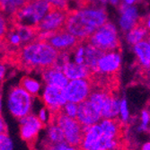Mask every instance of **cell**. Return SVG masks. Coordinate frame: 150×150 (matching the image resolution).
Instances as JSON below:
<instances>
[{
    "instance_id": "1",
    "label": "cell",
    "mask_w": 150,
    "mask_h": 150,
    "mask_svg": "<svg viewBox=\"0 0 150 150\" xmlns=\"http://www.w3.org/2000/svg\"><path fill=\"white\" fill-rule=\"evenodd\" d=\"M60 52L45 42H33L16 51L2 54V63L26 71L42 72L57 65Z\"/></svg>"
},
{
    "instance_id": "2",
    "label": "cell",
    "mask_w": 150,
    "mask_h": 150,
    "mask_svg": "<svg viewBox=\"0 0 150 150\" xmlns=\"http://www.w3.org/2000/svg\"><path fill=\"white\" fill-rule=\"evenodd\" d=\"M106 23L107 13L104 8L71 9L67 13L65 30L81 40H86Z\"/></svg>"
},
{
    "instance_id": "3",
    "label": "cell",
    "mask_w": 150,
    "mask_h": 150,
    "mask_svg": "<svg viewBox=\"0 0 150 150\" xmlns=\"http://www.w3.org/2000/svg\"><path fill=\"white\" fill-rule=\"evenodd\" d=\"M47 0H27L26 3L10 16H5L11 23L35 28L50 12Z\"/></svg>"
},
{
    "instance_id": "4",
    "label": "cell",
    "mask_w": 150,
    "mask_h": 150,
    "mask_svg": "<svg viewBox=\"0 0 150 150\" xmlns=\"http://www.w3.org/2000/svg\"><path fill=\"white\" fill-rule=\"evenodd\" d=\"M38 42H45L61 53L73 54L78 46L83 44V40L66 30L59 32H42L38 34Z\"/></svg>"
},
{
    "instance_id": "5",
    "label": "cell",
    "mask_w": 150,
    "mask_h": 150,
    "mask_svg": "<svg viewBox=\"0 0 150 150\" xmlns=\"http://www.w3.org/2000/svg\"><path fill=\"white\" fill-rule=\"evenodd\" d=\"M33 96L22 86H13L7 96V108L11 115L21 120L32 113Z\"/></svg>"
},
{
    "instance_id": "6",
    "label": "cell",
    "mask_w": 150,
    "mask_h": 150,
    "mask_svg": "<svg viewBox=\"0 0 150 150\" xmlns=\"http://www.w3.org/2000/svg\"><path fill=\"white\" fill-rule=\"evenodd\" d=\"M86 42L104 52L121 50L117 30L114 24L110 22H107L97 29L86 40Z\"/></svg>"
},
{
    "instance_id": "7",
    "label": "cell",
    "mask_w": 150,
    "mask_h": 150,
    "mask_svg": "<svg viewBox=\"0 0 150 150\" xmlns=\"http://www.w3.org/2000/svg\"><path fill=\"white\" fill-rule=\"evenodd\" d=\"M52 115V120L58 123L64 132L65 141L70 146H80L84 136V129L80 122L76 119L67 116L62 112Z\"/></svg>"
},
{
    "instance_id": "8",
    "label": "cell",
    "mask_w": 150,
    "mask_h": 150,
    "mask_svg": "<svg viewBox=\"0 0 150 150\" xmlns=\"http://www.w3.org/2000/svg\"><path fill=\"white\" fill-rule=\"evenodd\" d=\"M93 90V82L90 78H81L70 80L64 89V93L67 102L77 104L86 101Z\"/></svg>"
},
{
    "instance_id": "9",
    "label": "cell",
    "mask_w": 150,
    "mask_h": 150,
    "mask_svg": "<svg viewBox=\"0 0 150 150\" xmlns=\"http://www.w3.org/2000/svg\"><path fill=\"white\" fill-rule=\"evenodd\" d=\"M120 52L121 50L104 52V54L98 60L97 69L95 73L111 77L119 76L121 65Z\"/></svg>"
},
{
    "instance_id": "10",
    "label": "cell",
    "mask_w": 150,
    "mask_h": 150,
    "mask_svg": "<svg viewBox=\"0 0 150 150\" xmlns=\"http://www.w3.org/2000/svg\"><path fill=\"white\" fill-rule=\"evenodd\" d=\"M69 12L50 8V12L40 22L36 29L39 33L42 32H59L65 30L66 22Z\"/></svg>"
},
{
    "instance_id": "11",
    "label": "cell",
    "mask_w": 150,
    "mask_h": 150,
    "mask_svg": "<svg viewBox=\"0 0 150 150\" xmlns=\"http://www.w3.org/2000/svg\"><path fill=\"white\" fill-rule=\"evenodd\" d=\"M19 120L21 138L29 144L33 143L45 124L40 121L37 115L32 113Z\"/></svg>"
},
{
    "instance_id": "12",
    "label": "cell",
    "mask_w": 150,
    "mask_h": 150,
    "mask_svg": "<svg viewBox=\"0 0 150 150\" xmlns=\"http://www.w3.org/2000/svg\"><path fill=\"white\" fill-rule=\"evenodd\" d=\"M42 100L45 107L49 109L52 114H57L61 112L62 108L67 102L63 89L50 86H46L44 88Z\"/></svg>"
},
{
    "instance_id": "13",
    "label": "cell",
    "mask_w": 150,
    "mask_h": 150,
    "mask_svg": "<svg viewBox=\"0 0 150 150\" xmlns=\"http://www.w3.org/2000/svg\"><path fill=\"white\" fill-rule=\"evenodd\" d=\"M76 120L82 126H92L100 123L103 117L101 111L87 99L86 101L78 104Z\"/></svg>"
},
{
    "instance_id": "14",
    "label": "cell",
    "mask_w": 150,
    "mask_h": 150,
    "mask_svg": "<svg viewBox=\"0 0 150 150\" xmlns=\"http://www.w3.org/2000/svg\"><path fill=\"white\" fill-rule=\"evenodd\" d=\"M42 76L46 86L65 89L69 83V79L67 77L63 69L59 67H52L42 71Z\"/></svg>"
},
{
    "instance_id": "15",
    "label": "cell",
    "mask_w": 150,
    "mask_h": 150,
    "mask_svg": "<svg viewBox=\"0 0 150 150\" xmlns=\"http://www.w3.org/2000/svg\"><path fill=\"white\" fill-rule=\"evenodd\" d=\"M84 136L80 144L82 150H96L98 141L103 135L100 124H94L92 126H83Z\"/></svg>"
},
{
    "instance_id": "16",
    "label": "cell",
    "mask_w": 150,
    "mask_h": 150,
    "mask_svg": "<svg viewBox=\"0 0 150 150\" xmlns=\"http://www.w3.org/2000/svg\"><path fill=\"white\" fill-rule=\"evenodd\" d=\"M63 72L69 80L89 78L92 71L86 64H77L75 61H67L63 66Z\"/></svg>"
},
{
    "instance_id": "17",
    "label": "cell",
    "mask_w": 150,
    "mask_h": 150,
    "mask_svg": "<svg viewBox=\"0 0 150 150\" xmlns=\"http://www.w3.org/2000/svg\"><path fill=\"white\" fill-rule=\"evenodd\" d=\"M120 100L112 93L109 94L106 98L103 108H102V117L103 119H118L120 116Z\"/></svg>"
},
{
    "instance_id": "18",
    "label": "cell",
    "mask_w": 150,
    "mask_h": 150,
    "mask_svg": "<svg viewBox=\"0 0 150 150\" xmlns=\"http://www.w3.org/2000/svg\"><path fill=\"white\" fill-rule=\"evenodd\" d=\"M150 32L147 30L144 17H139L136 25L127 33V42L130 45H136L141 40H144L145 38H147Z\"/></svg>"
},
{
    "instance_id": "19",
    "label": "cell",
    "mask_w": 150,
    "mask_h": 150,
    "mask_svg": "<svg viewBox=\"0 0 150 150\" xmlns=\"http://www.w3.org/2000/svg\"><path fill=\"white\" fill-rule=\"evenodd\" d=\"M103 135L112 139H120L122 132V122L118 119H103L100 121Z\"/></svg>"
},
{
    "instance_id": "20",
    "label": "cell",
    "mask_w": 150,
    "mask_h": 150,
    "mask_svg": "<svg viewBox=\"0 0 150 150\" xmlns=\"http://www.w3.org/2000/svg\"><path fill=\"white\" fill-rule=\"evenodd\" d=\"M104 54V51L85 42V62L91 69L92 73H95L97 69V64L100 58Z\"/></svg>"
},
{
    "instance_id": "21",
    "label": "cell",
    "mask_w": 150,
    "mask_h": 150,
    "mask_svg": "<svg viewBox=\"0 0 150 150\" xmlns=\"http://www.w3.org/2000/svg\"><path fill=\"white\" fill-rule=\"evenodd\" d=\"M64 141H65V135L62 129L58 123L52 120L46 127V136H45L43 146L51 144L64 142Z\"/></svg>"
},
{
    "instance_id": "22",
    "label": "cell",
    "mask_w": 150,
    "mask_h": 150,
    "mask_svg": "<svg viewBox=\"0 0 150 150\" xmlns=\"http://www.w3.org/2000/svg\"><path fill=\"white\" fill-rule=\"evenodd\" d=\"M19 86H22L25 91L28 92L31 95H33V97L38 96L40 88H42V85H40L39 81L27 76L22 77V79L20 80Z\"/></svg>"
},
{
    "instance_id": "23",
    "label": "cell",
    "mask_w": 150,
    "mask_h": 150,
    "mask_svg": "<svg viewBox=\"0 0 150 150\" xmlns=\"http://www.w3.org/2000/svg\"><path fill=\"white\" fill-rule=\"evenodd\" d=\"M27 0H1V15L10 16L20 7H22Z\"/></svg>"
},
{
    "instance_id": "24",
    "label": "cell",
    "mask_w": 150,
    "mask_h": 150,
    "mask_svg": "<svg viewBox=\"0 0 150 150\" xmlns=\"http://www.w3.org/2000/svg\"><path fill=\"white\" fill-rule=\"evenodd\" d=\"M139 18V17L133 16H130V15L121 13V17L120 18V25L121 27L122 31L129 33L136 25Z\"/></svg>"
},
{
    "instance_id": "25",
    "label": "cell",
    "mask_w": 150,
    "mask_h": 150,
    "mask_svg": "<svg viewBox=\"0 0 150 150\" xmlns=\"http://www.w3.org/2000/svg\"><path fill=\"white\" fill-rule=\"evenodd\" d=\"M120 120L122 123H128L129 121L130 114L129 110L128 102L125 98H122L120 100Z\"/></svg>"
},
{
    "instance_id": "26",
    "label": "cell",
    "mask_w": 150,
    "mask_h": 150,
    "mask_svg": "<svg viewBox=\"0 0 150 150\" xmlns=\"http://www.w3.org/2000/svg\"><path fill=\"white\" fill-rule=\"evenodd\" d=\"M61 112L67 116L76 119V116L78 113V104L76 103H72V102H67V103L62 108Z\"/></svg>"
},
{
    "instance_id": "27",
    "label": "cell",
    "mask_w": 150,
    "mask_h": 150,
    "mask_svg": "<svg viewBox=\"0 0 150 150\" xmlns=\"http://www.w3.org/2000/svg\"><path fill=\"white\" fill-rule=\"evenodd\" d=\"M140 125L139 127V131H147L150 125V113L146 108L141 112L140 114Z\"/></svg>"
},
{
    "instance_id": "28",
    "label": "cell",
    "mask_w": 150,
    "mask_h": 150,
    "mask_svg": "<svg viewBox=\"0 0 150 150\" xmlns=\"http://www.w3.org/2000/svg\"><path fill=\"white\" fill-rule=\"evenodd\" d=\"M37 116L40 120V121L43 122L45 125H48L49 123H50L52 120V117H53L51 112L45 106L40 109Z\"/></svg>"
},
{
    "instance_id": "29",
    "label": "cell",
    "mask_w": 150,
    "mask_h": 150,
    "mask_svg": "<svg viewBox=\"0 0 150 150\" xmlns=\"http://www.w3.org/2000/svg\"><path fill=\"white\" fill-rule=\"evenodd\" d=\"M13 143L7 133H1L0 135V150H13Z\"/></svg>"
},
{
    "instance_id": "30",
    "label": "cell",
    "mask_w": 150,
    "mask_h": 150,
    "mask_svg": "<svg viewBox=\"0 0 150 150\" xmlns=\"http://www.w3.org/2000/svg\"><path fill=\"white\" fill-rule=\"evenodd\" d=\"M0 130H1V133H7L6 132V124L4 121L3 118H1V121H0Z\"/></svg>"
},
{
    "instance_id": "31",
    "label": "cell",
    "mask_w": 150,
    "mask_h": 150,
    "mask_svg": "<svg viewBox=\"0 0 150 150\" xmlns=\"http://www.w3.org/2000/svg\"><path fill=\"white\" fill-rule=\"evenodd\" d=\"M144 19H145V23H146V28L150 32V15L146 17H144Z\"/></svg>"
},
{
    "instance_id": "32",
    "label": "cell",
    "mask_w": 150,
    "mask_h": 150,
    "mask_svg": "<svg viewBox=\"0 0 150 150\" xmlns=\"http://www.w3.org/2000/svg\"><path fill=\"white\" fill-rule=\"evenodd\" d=\"M65 150H82V149L79 146H70V145L67 144Z\"/></svg>"
},
{
    "instance_id": "33",
    "label": "cell",
    "mask_w": 150,
    "mask_h": 150,
    "mask_svg": "<svg viewBox=\"0 0 150 150\" xmlns=\"http://www.w3.org/2000/svg\"><path fill=\"white\" fill-rule=\"evenodd\" d=\"M6 73V64L1 63V79H4V75Z\"/></svg>"
},
{
    "instance_id": "34",
    "label": "cell",
    "mask_w": 150,
    "mask_h": 150,
    "mask_svg": "<svg viewBox=\"0 0 150 150\" xmlns=\"http://www.w3.org/2000/svg\"><path fill=\"white\" fill-rule=\"evenodd\" d=\"M141 150H150V141L146 142L145 144H143Z\"/></svg>"
},
{
    "instance_id": "35",
    "label": "cell",
    "mask_w": 150,
    "mask_h": 150,
    "mask_svg": "<svg viewBox=\"0 0 150 150\" xmlns=\"http://www.w3.org/2000/svg\"><path fill=\"white\" fill-rule=\"evenodd\" d=\"M123 1L128 5H132V4H134L136 1H137V0H123Z\"/></svg>"
},
{
    "instance_id": "36",
    "label": "cell",
    "mask_w": 150,
    "mask_h": 150,
    "mask_svg": "<svg viewBox=\"0 0 150 150\" xmlns=\"http://www.w3.org/2000/svg\"><path fill=\"white\" fill-rule=\"evenodd\" d=\"M110 3L112 5H117L119 3V0H110Z\"/></svg>"
},
{
    "instance_id": "37",
    "label": "cell",
    "mask_w": 150,
    "mask_h": 150,
    "mask_svg": "<svg viewBox=\"0 0 150 150\" xmlns=\"http://www.w3.org/2000/svg\"><path fill=\"white\" fill-rule=\"evenodd\" d=\"M99 1L101 2V3H103V4H106V3H110V0H99Z\"/></svg>"
},
{
    "instance_id": "38",
    "label": "cell",
    "mask_w": 150,
    "mask_h": 150,
    "mask_svg": "<svg viewBox=\"0 0 150 150\" xmlns=\"http://www.w3.org/2000/svg\"><path fill=\"white\" fill-rule=\"evenodd\" d=\"M146 40L148 42V43L150 44V33L148 34V36H147V38H146Z\"/></svg>"
},
{
    "instance_id": "39",
    "label": "cell",
    "mask_w": 150,
    "mask_h": 150,
    "mask_svg": "<svg viewBox=\"0 0 150 150\" xmlns=\"http://www.w3.org/2000/svg\"><path fill=\"white\" fill-rule=\"evenodd\" d=\"M146 109L148 110V112H149V113H150V102L148 103V104H147V107H146Z\"/></svg>"
}]
</instances>
